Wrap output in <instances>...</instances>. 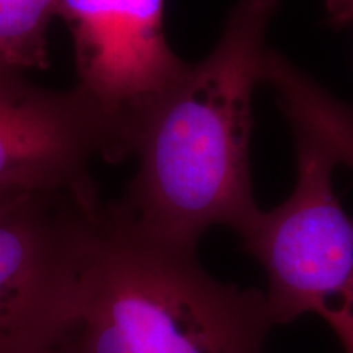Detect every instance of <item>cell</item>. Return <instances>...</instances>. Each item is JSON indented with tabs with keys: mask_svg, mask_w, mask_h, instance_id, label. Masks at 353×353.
Listing matches in <instances>:
<instances>
[{
	"mask_svg": "<svg viewBox=\"0 0 353 353\" xmlns=\"http://www.w3.org/2000/svg\"><path fill=\"white\" fill-rule=\"evenodd\" d=\"M267 82L275 87L291 128H303L321 139L337 159L353 170V108L330 95L324 87L276 54L268 68Z\"/></svg>",
	"mask_w": 353,
	"mask_h": 353,
	"instance_id": "cell-7",
	"label": "cell"
},
{
	"mask_svg": "<svg viewBox=\"0 0 353 353\" xmlns=\"http://www.w3.org/2000/svg\"><path fill=\"white\" fill-rule=\"evenodd\" d=\"M293 132V192L273 210H259L237 236L267 276L265 298L275 327L319 316L342 353H353V218L335 195L337 159L309 131Z\"/></svg>",
	"mask_w": 353,
	"mask_h": 353,
	"instance_id": "cell-4",
	"label": "cell"
},
{
	"mask_svg": "<svg viewBox=\"0 0 353 353\" xmlns=\"http://www.w3.org/2000/svg\"><path fill=\"white\" fill-rule=\"evenodd\" d=\"M59 0H0V76L46 65V33Z\"/></svg>",
	"mask_w": 353,
	"mask_h": 353,
	"instance_id": "cell-8",
	"label": "cell"
},
{
	"mask_svg": "<svg viewBox=\"0 0 353 353\" xmlns=\"http://www.w3.org/2000/svg\"><path fill=\"white\" fill-rule=\"evenodd\" d=\"M275 327L265 293L211 276L196 249L141 231L103 210L74 353H263Z\"/></svg>",
	"mask_w": 353,
	"mask_h": 353,
	"instance_id": "cell-2",
	"label": "cell"
},
{
	"mask_svg": "<svg viewBox=\"0 0 353 353\" xmlns=\"http://www.w3.org/2000/svg\"><path fill=\"white\" fill-rule=\"evenodd\" d=\"M97 159L121 161L107 123L77 88L0 76V193L94 183Z\"/></svg>",
	"mask_w": 353,
	"mask_h": 353,
	"instance_id": "cell-6",
	"label": "cell"
},
{
	"mask_svg": "<svg viewBox=\"0 0 353 353\" xmlns=\"http://www.w3.org/2000/svg\"><path fill=\"white\" fill-rule=\"evenodd\" d=\"M329 19L335 25H348L353 21V0H325Z\"/></svg>",
	"mask_w": 353,
	"mask_h": 353,
	"instance_id": "cell-9",
	"label": "cell"
},
{
	"mask_svg": "<svg viewBox=\"0 0 353 353\" xmlns=\"http://www.w3.org/2000/svg\"><path fill=\"white\" fill-rule=\"evenodd\" d=\"M74 44L77 92L107 123L120 157L188 63L172 51L164 0H59Z\"/></svg>",
	"mask_w": 353,
	"mask_h": 353,
	"instance_id": "cell-5",
	"label": "cell"
},
{
	"mask_svg": "<svg viewBox=\"0 0 353 353\" xmlns=\"http://www.w3.org/2000/svg\"><path fill=\"white\" fill-rule=\"evenodd\" d=\"M50 353H74L72 350H70V348H69V345H68V343H63V345H61V347H57V348H54V350H51Z\"/></svg>",
	"mask_w": 353,
	"mask_h": 353,
	"instance_id": "cell-10",
	"label": "cell"
},
{
	"mask_svg": "<svg viewBox=\"0 0 353 353\" xmlns=\"http://www.w3.org/2000/svg\"><path fill=\"white\" fill-rule=\"evenodd\" d=\"M103 210L94 183L0 193V353L68 341Z\"/></svg>",
	"mask_w": 353,
	"mask_h": 353,
	"instance_id": "cell-3",
	"label": "cell"
},
{
	"mask_svg": "<svg viewBox=\"0 0 353 353\" xmlns=\"http://www.w3.org/2000/svg\"><path fill=\"white\" fill-rule=\"evenodd\" d=\"M278 0H239L205 59L188 64L141 131L138 169L114 208L149 236L196 249L208 229L239 234L260 210L250 179L252 100L267 79Z\"/></svg>",
	"mask_w": 353,
	"mask_h": 353,
	"instance_id": "cell-1",
	"label": "cell"
}]
</instances>
